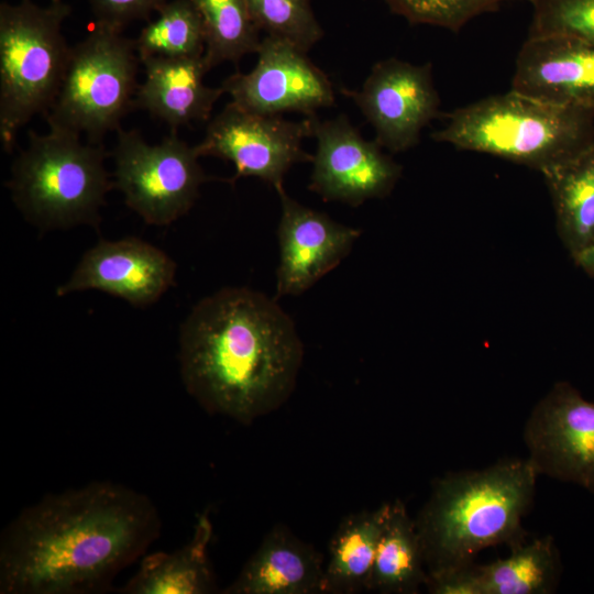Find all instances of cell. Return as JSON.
Returning <instances> with one entry per match:
<instances>
[{"label":"cell","instance_id":"obj_1","mask_svg":"<svg viewBox=\"0 0 594 594\" xmlns=\"http://www.w3.org/2000/svg\"><path fill=\"white\" fill-rule=\"evenodd\" d=\"M154 503L108 481L47 494L0 539L1 594H86L144 556L161 532Z\"/></svg>","mask_w":594,"mask_h":594},{"label":"cell","instance_id":"obj_2","mask_svg":"<svg viewBox=\"0 0 594 594\" xmlns=\"http://www.w3.org/2000/svg\"><path fill=\"white\" fill-rule=\"evenodd\" d=\"M304 346L295 322L263 293L227 287L201 299L179 331V372L209 414L241 424L272 413L293 393Z\"/></svg>","mask_w":594,"mask_h":594},{"label":"cell","instance_id":"obj_3","mask_svg":"<svg viewBox=\"0 0 594 594\" xmlns=\"http://www.w3.org/2000/svg\"><path fill=\"white\" fill-rule=\"evenodd\" d=\"M538 476L528 458H507L436 479L415 518L428 575L468 568L490 547L525 543Z\"/></svg>","mask_w":594,"mask_h":594},{"label":"cell","instance_id":"obj_4","mask_svg":"<svg viewBox=\"0 0 594 594\" xmlns=\"http://www.w3.org/2000/svg\"><path fill=\"white\" fill-rule=\"evenodd\" d=\"M432 139L542 174L594 142V110L550 103L510 89L453 110Z\"/></svg>","mask_w":594,"mask_h":594},{"label":"cell","instance_id":"obj_5","mask_svg":"<svg viewBox=\"0 0 594 594\" xmlns=\"http://www.w3.org/2000/svg\"><path fill=\"white\" fill-rule=\"evenodd\" d=\"M101 143L50 129L29 131L28 146L15 157L7 187L23 217L41 230L100 223L106 195L114 188Z\"/></svg>","mask_w":594,"mask_h":594},{"label":"cell","instance_id":"obj_6","mask_svg":"<svg viewBox=\"0 0 594 594\" xmlns=\"http://www.w3.org/2000/svg\"><path fill=\"white\" fill-rule=\"evenodd\" d=\"M72 13L64 0L0 3V140L10 152L19 130L52 108L70 57L63 23Z\"/></svg>","mask_w":594,"mask_h":594},{"label":"cell","instance_id":"obj_7","mask_svg":"<svg viewBox=\"0 0 594 594\" xmlns=\"http://www.w3.org/2000/svg\"><path fill=\"white\" fill-rule=\"evenodd\" d=\"M140 64L134 40L95 24L72 46L59 91L44 117L50 129L84 133L91 143L117 132L133 110Z\"/></svg>","mask_w":594,"mask_h":594},{"label":"cell","instance_id":"obj_8","mask_svg":"<svg viewBox=\"0 0 594 594\" xmlns=\"http://www.w3.org/2000/svg\"><path fill=\"white\" fill-rule=\"evenodd\" d=\"M112 154L114 188L148 224L168 226L186 215L210 179L196 147L180 140L177 130L150 144L140 131L120 128Z\"/></svg>","mask_w":594,"mask_h":594},{"label":"cell","instance_id":"obj_9","mask_svg":"<svg viewBox=\"0 0 594 594\" xmlns=\"http://www.w3.org/2000/svg\"><path fill=\"white\" fill-rule=\"evenodd\" d=\"M315 116V114H314ZM289 121L278 116L246 111L232 101L209 123L200 143L199 156H216L235 167L240 177L260 178L276 190L284 187L285 174L296 163L312 162L302 150V140L312 134V117Z\"/></svg>","mask_w":594,"mask_h":594},{"label":"cell","instance_id":"obj_10","mask_svg":"<svg viewBox=\"0 0 594 594\" xmlns=\"http://www.w3.org/2000/svg\"><path fill=\"white\" fill-rule=\"evenodd\" d=\"M522 435L539 475L594 494V402L574 385L557 382L532 408Z\"/></svg>","mask_w":594,"mask_h":594},{"label":"cell","instance_id":"obj_11","mask_svg":"<svg viewBox=\"0 0 594 594\" xmlns=\"http://www.w3.org/2000/svg\"><path fill=\"white\" fill-rule=\"evenodd\" d=\"M317 140L309 189L324 200L353 207L391 194L402 166L382 152L374 140H365L344 114L319 121L312 117Z\"/></svg>","mask_w":594,"mask_h":594},{"label":"cell","instance_id":"obj_12","mask_svg":"<svg viewBox=\"0 0 594 594\" xmlns=\"http://www.w3.org/2000/svg\"><path fill=\"white\" fill-rule=\"evenodd\" d=\"M375 131V141L392 153L414 147L421 130L439 116L440 98L431 65L397 58L376 63L360 90L342 89Z\"/></svg>","mask_w":594,"mask_h":594},{"label":"cell","instance_id":"obj_13","mask_svg":"<svg viewBox=\"0 0 594 594\" xmlns=\"http://www.w3.org/2000/svg\"><path fill=\"white\" fill-rule=\"evenodd\" d=\"M255 67L234 73L221 85L240 108L263 116L316 110L334 105L327 75L293 44L270 35L262 38Z\"/></svg>","mask_w":594,"mask_h":594},{"label":"cell","instance_id":"obj_14","mask_svg":"<svg viewBox=\"0 0 594 594\" xmlns=\"http://www.w3.org/2000/svg\"><path fill=\"white\" fill-rule=\"evenodd\" d=\"M176 263L161 249L138 238L100 240L86 251L74 272L56 289L62 297L100 290L134 307L156 302L173 285Z\"/></svg>","mask_w":594,"mask_h":594},{"label":"cell","instance_id":"obj_15","mask_svg":"<svg viewBox=\"0 0 594 594\" xmlns=\"http://www.w3.org/2000/svg\"><path fill=\"white\" fill-rule=\"evenodd\" d=\"M276 191L282 208L277 228V299L301 295L337 267L349 255L361 230L299 204L284 187Z\"/></svg>","mask_w":594,"mask_h":594},{"label":"cell","instance_id":"obj_16","mask_svg":"<svg viewBox=\"0 0 594 594\" xmlns=\"http://www.w3.org/2000/svg\"><path fill=\"white\" fill-rule=\"evenodd\" d=\"M512 89L594 110V44L565 36L527 37L516 58Z\"/></svg>","mask_w":594,"mask_h":594},{"label":"cell","instance_id":"obj_17","mask_svg":"<svg viewBox=\"0 0 594 594\" xmlns=\"http://www.w3.org/2000/svg\"><path fill=\"white\" fill-rule=\"evenodd\" d=\"M323 566V558L312 544L276 525L222 593H320Z\"/></svg>","mask_w":594,"mask_h":594},{"label":"cell","instance_id":"obj_18","mask_svg":"<svg viewBox=\"0 0 594 594\" xmlns=\"http://www.w3.org/2000/svg\"><path fill=\"white\" fill-rule=\"evenodd\" d=\"M204 56V55H202ZM148 57L141 61L145 78L139 85L133 109L148 112L177 130L209 119L222 88L208 87L204 58Z\"/></svg>","mask_w":594,"mask_h":594},{"label":"cell","instance_id":"obj_19","mask_svg":"<svg viewBox=\"0 0 594 594\" xmlns=\"http://www.w3.org/2000/svg\"><path fill=\"white\" fill-rule=\"evenodd\" d=\"M213 526L209 512L197 516L190 540L170 552L143 556L136 572L120 588L124 594H207L216 591L209 559Z\"/></svg>","mask_w":594,"mask_h":594},{"label":"cell","instance_id":"obj_20","mask_svg":"<svg viewBox=\"0 0 594 594\" xmlns=\"http://www.w3.org/2000/svg\"><path fill=\"white\" fill-rule=\"evenodd\" d=\"M391 509L383 503L343 518L329 543L320 593L351 594L367 591L371 571Z\"/></svg>","mask_w":594,"mask_h":594},{"label":"cell","instance_id":"obj_21","mask_svg":"<svg viewBox=\"0 0 594 594\" xmlns=\"http://www.w3.org/2000/svg\"><path fill=\"white\" fill-rule=\"evenodd\" d=\"M542 175L559 237L574 257L594 241V142Z\"/></svg>","mask_w":594,"mask_h":594},{"label":"cell","instance_id":"obj_22","mask_svg":"<svg viewBox=\"0 0 594 594\" xmlns=\"http://www.w3.org/2000/svg\"><path fill=\"white\" fill-rule=\"evenodd\" d=\"M428 579L415 519L404 502L391 503L378 540L367 591L383 594H416Z\"/></svg>","mask_w":594,"mask_h":594},{"label":"cell","instance_id":"obj_23","mask_svg":"<svg viewBox=\"0 0 594 594\" xmlns=\"http://www.w3.org/2000/svg\"><path fill=\"white\" fill-rule=\"evenodd\" d=\"M562 569L560 552L550 535L510 549L505 559L474 564L479 594H552Z\"/></svg>","mask_w":594,"mask_h":594},{"label":"cell","instance_id":"obj_24","mask_svg":"<svg viewBox=\"0 0 594 594\" xmlns=\"http://www.w3.org/2000/svg\"><path fill=\"white\" fill-rule=\"evenodd\" d=\"M205 31L204 62L210 70L257 53L261 38L245 0H193Z\"/></svg>","mask_w":594,"mask_h":594},{"label":"cell","instance_id":"obj_25","mask_svg":"<svg viewBox=\"0 0 594 594\" xmlns=\"http://www.w3.org/2000/svg\"><path fill=\"white\" fill-rule=\"evenodd\" d=\"M134 38L141 61L148 57L195 58L205 53V31L193 0L167 1Z\"/></svg>","mask_w":594,"mask_h":594},{"label":"cell","instance_id":"obj_26","mask_svg":"<svg viewBox=\"0 0 594 594\" xmlns=\"http://www.w3.org/2000/svg\"><path fill=\"white\" fill-rule=\"evenodd\" d=\"M260 30L307 53L323 36L310 0H245Z\"/></svg>","mask_w":594,"mask_h":594},{"label":"cell","instance_id":"obj_27","mask_svg":"<svg viewBox=\"0 0 594 594\" xmlns=\"http://www.w3.org/2000/svg\"><path fill=\"white\" fill-rule=\"evenodd\" d=\"M528 37L565 36L594 44V0H531Z\"/></svg>","mask_w":594,"mask_h":594},{"label":"cell","instance_id":"obj_28","mask_svg":"<svg viewBox=\"0 0 594 594\" xmlns=\"http://www.w3.org/2000/svg\"><path fill=\"white\" fill-rule=\"evenodd\" d=\"M411 24H428L459 32L477 15L494 12L513 0H383ZM531 2V0H525Z\"/></svg>","mask_w":594,"mask_h":594},{"label":"cell","instance_id":"obj_29","mask_svg":"<svg viewBox=\"0 0 594 594\" xmlns=\"http://www.w3.org/2000/svg\"><path fill=\"white\" fill-rule=\"evenodd\" d=\"M95 16V24L116 31L140 20L148 21L167 0H88Z\"/></svg>","mask_w":594,"mask_h":594},{"label":"cell","instance_id":"obj_30","mask_svg":"<svg viewBox=\"0 0 594 594\" xmlns=\"http://www.w3.org/2000/svg\"><path fill=\"white\" fill-rule=\"evenodd\" d=\"M572 260L583 272L594 278V241Z\"/></svg>","mask_w":594,"mask_h":594}]
</instances>
